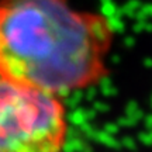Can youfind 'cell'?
<instances>
[{
    "instance_id": "1",
    "label": "cell",
    "mask_w": 152,
    "mask_h": 152,
    "mask_svg": "<svg viewBox=\"0 0 152 152\" xmlns=\"http://www.w3.org/2000/svg\"><path fill=\"white\" fill-rule=\"evenodd\" d=\"M113 39L107 17L69 0H0V77L62 97L109 73Z\"/></svg>"
},
{
    "instance_id": "2",
    "label": "cell",
    "mask_w": 152,
    "mask_h": 152,
    "mask_svg": "<svg viewBox=\"0 0 152 152\" xmlns=\"http://www.w3.org/2000/svg\"><path fill=\"white\" fill-rule=\"evenodd\" d=\"M66 137L61 96L0 77V152H64Z\"/></svg>"
}]
</instances>
